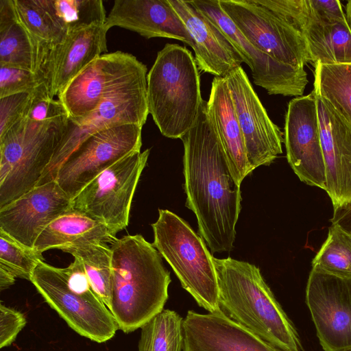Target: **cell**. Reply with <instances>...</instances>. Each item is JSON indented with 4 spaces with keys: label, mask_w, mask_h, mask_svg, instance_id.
<instances>
[{
    "label": "cell",
    "mask_w": 351,
    "mask_h": 351,
    "mask_svg": "<svg viewBox=\"0 0 351 351\" xmlns=\"http://www.w3.org/2000/svg\"><path fill=\"white\" fill-rule=\"evenodd\" d=\"M180 139L186 206L195 213L199 234L211 252H230L241 210L240 185L232 176L206 101L202 100L195 122Z\"/></svg>",
    "instance_id": "obj_1"
},
{
    "label": "cell",
    "mask_w": 351,
    "mask_h": 351,
    "mask_svg": "<svg viewBox=\"0 0 351 351\" xmlns=\"http://www.w3.org/2000/svg\"><path fill=\"white\" fill-rule=\"evenodd\" d=\"M112 287L109 307L119 330L141 328L164 308L170 273L161 255L141 234L126 235L110 244Z\"/></svg>",
    "instance_id": "obj_2"
},
{
    "label": "cell",
    "mask_w": 351,
    "mask_h": 351,
    "mask_svg": "<svg viewBox=\"0 0 351 351\" xmlns=\"http://www.w3.org/2000/svg\"><path fill=\"white\" fill-rule=\"evenodd\" d=\"M219 310L283 351H304L298 333L258 267L230 257L213 258Z\"/></svg>",
    "instance_id": "obj_3"
},
{
    "label": "cell",
    "mask_w": 351,
    "mask_h": 351,
    "mask_svg": "<svg viewBox=\"0 0 351 351\" xmlns=\"http://www.w3.org/2000/svg\"><path fill=\"white\" fill-rule=\"evenodd\" d=\"M149 114L160 133L181 138L193 126L202 101L197 66L185 47L167 43L147 76Z\"/></svg>",
    "instance_id": "obj_4"
},
{
    "label": "cell",
    "mask_w": 351,
    "mask_h": 351,
    "mask_svg": "<svg viewBox=\"0 0 351 351\" xmlns=\"http://www.w3.org/2000/svg\"><path fill=\"white\" fill-rule=\"evenodd\" d=\"M69 117L22 119L0 138V208L38 186L66 129Z\"/></svg>",
    "instance_id": "obj_5"
},
{
    "label": "cell",
    "mask_w": 351,
    "mask_h": 351,
    "mask_svg": "<svg viewBox=\"0 0 351 351\" xmlns=\"http://www.w3.org/2000/svg\"><path fill=\"white\" fill-rule=\"evenodd\" d=\"M151 226L152 245L173 269L182 287L209 313L220 311L213 255L203 239L175 213L159 209Z\"/></svg>",
    "instance_id": "obj_6"
},
{
    "label": "cell",
    "mask_w": 351,
    "mask_h": 351,
    "mask_svg": "<svg viewBox=\"0 0 351 351\" xmlns=\"http://www.w3.org/2000/svg\"><path fill=\"white\" fill-rule=\"evenodd\" d=\"M147 72H141L108 92L88 115L69 118L65 133L38 185L55 180L63 162L90 135L119 125H144L149 114Z\"/></svg>",
    "instance_id": "obj_7"
},
{
    "label": "cell",
    "mask_w": 351,
    "mask_h": 351,
    "mask_svg": "<svg viewBox=\"0 0 351 351\" xmlns=\"http://www.w3.org/2000/svg\"><path fill=\"white\" fill-rule=\"evenodd\" d=\"M149 152H132L105 169L71 199V208L104 224L115 235L124 230Z\"/></svg>",
    "instance_id": "obj_8"
},
{
    "label": "cell",
    "mask_w": 351,
    "mask_h": 351,
    "mask_svg": "<svg viewBox=\"0 0 351 351\" xmlns=\"http://www.w3.org/2000/svg\"><path fill=\"white\" fill-rule=\"evenodd\" d=\"M30 281L49 306L80 335L104 343L116 334L119 328L110 309L94 292L82 293L71 289L59 267L42 261Z\"/></svg>",
    "instance_id": "obj_9"
},
{
    "label": "cell",
    "mask_w": 351,
    "mask_h": 351,
    "mask_svg": "<svg viewBox=\"0 0 351 351\" xmlns=\"http://www.w3.org/2000/svg\"><path fill=\"white\" fill-rule=\"evenodd\" d=\"M142 128L136 124L112 126L85 139L60 167L56 180L73 199L105 169L141 150Z\"/></svg>",
    "instance_id": "obj_10"
},
{
    "label": "cell",
    "mask_w": 351,
    "mask_h": 351,
    "mask_svg": "<svg viewBox=\"0 0 351 351\" xmlns=\"http://www.w3.org/2000/svg\"><path fill=\"white\" fill-rule=\"evenodd\" d=\"M243 35L273 59L294 67L309 63L304 35L254 0H219Z\"/></svg>",
    "instance_id": "obj_11"
},
{
    "label": "cell",
    "mask_w": 351,
    "mask_h": 351,
    "mask_svg": "<svg viewBox=\"0 0 351 351\" xmlns=\"http://www.w3.org/2000/svg\"><path fill=\"white\" fill-rule=\"evenodd\" d=\"M306 303L323 350H351V277L312 268Z\"/></svg>",
    "instance_id": "obj_12"
},
{
    "label": "cell",
    "mask_w": 351,
    "mask_h": 351,
    "mask_svg": "<svg viewBox=\"0 0 351 351\" xmlns=\"http://www.w3.org/2000/svg\"><path fill=\"white\" fill-rule=\"evenodd\" d=\"M192 3L228 37L250 67L256 85L269 95L302 96L308 82L304 67L280 62L256 48L224 13L219 0H194Z\"/></svg>",
    "instance_id": "obj_13"
},
{
    "label": "cell",
    "mask_w": 351,
    "mask_h": 351,
    "mask_svg": "<svg viewBox=\"0 0 351 351\" xmlns=\"http://www.w3.org/2000/svg\"><path fill=\"white\" fill-rule=\"evenodd\" d=\"M284 142L287 161L298 178L308 185L325 190V163L314 90L289 102Z\"/></svg>",
    "instance_id": "obj_14"
},
{
    "label": "cell",
    "mask_w": 351,
    "mask_h": 351,
    "mask_svg": "<svg viewBox=\"0 0 351 351\" xmlns=\"http://www.w3.org/2000/svg\"><path fill=\"white\" fill-rule=\"evenodd\" d=\"M251 170L269 165L282 153V133L269 117L242 66L225 77Z\"/></svg>",
    "instance_id": "obj_15"
},
{
    "label": "cell",
    "mask_w": 351,
    "mask_h": 351,
    "mask_svg": "<svg viewBox=\"0 0 351 351\" xmlns=\"http://www.w3.org/2000/svg\"><path fill=\"white\" fill-rule=\"evenodd\" d=\"M145 70L147 66L130 53H104L73 78L58 99L69 118H82L93 112L108 92Z\"/></svg>",
    "instance_id": "obj_16"
},
{
    "label": "cell",
    "mask_w": 351,
    "mask_h": 351,
    "mask_svg": "<svg viewBox=\"0 0 351 351\" xmlns=\"http://www.w3.org/2000/svg\"><path fill=\"white\" fill-rule=\"evenodd\" d=\"M71 208L56 180L35 186L0 208V229L31 248L45 228Z\"/></svg>",
    "instance_id": "obj_17"
},
{
    "label": "cell",
    "mask_w": 351,
    "mask_h": 351,
    "mask_svg": "<svg viewBox=\"0 0 351 351\" xmlns=\"http://www.w3.org/2000/svg\"><path fill=\"white\" fill-rule=\"evenodd\" d=\"M315 93L325 163V191L337 209L351 202V124L326 99Z\"/></svg>",
    "instance_id": "obj_18"
},
{
    "label": "cell",
    "mask_w": 351,
    "mask_h": 351,
    "mask_svg": "<svg viewBox=\"0 0 351 351\" xmlns=\"http://www.w3.org/2000/svg\"><path fill=\"white\" fill-rule=\"evenodd\" d=\"M182 329V351H283L221 311L206 314L189 311Z\"/></svg>",
    "instance_id": "obj_19"
},
{
    "label": "cell",
    "mask_w": 351,
    "mask_h": 351,
    "mask_svg": "<svg viewBox=\"0 0 351 351\" xmlns=\"http://www.w3.org/2000/svg\"><path fill=\"white\" fill-rule=\"evenodd\" d=\"M168 1L194 43L195 60L202 71L225 77L241 66L244 60L239 52L221 29L192 1Z\"/></svg>",
    "instance_id": "obj_20"
},
{
    "label": "cell",
    "mask_w": 351,
    "mask_h": 351,
    "mask_svg": "<svg viewBox=\"0 0 351 351\" xmlns=\"http://www.w3.org/2000/svg\"><path fill=\"white\" fill-rule=\"evenodd\" d=\"M104 25L108 30L116 26L148 39L172 38L194 47L184 24L168 0H115Z\"/></svg>",
    "instance_id": "obj_21"
},
{
    "label": "cell",
    "mask_w": 351,
    "mask_h": 351,
    "mask_svg": "<svg viewBox=\"0 0 351 351\" xmlns=\"http://www.w3.org/2000/svg\"><path fill=\"white\" fill-rule=\"evenodd\" d=\"M207 110L224 149L232 176L241 185L252 171L247 159L243 135L225 77L213 78Z\"/></svg>",
    "instance_id": "obj_22"
},
{
    "label": "cell",
    "mask_w": 351,
    "mask_h": 351,
    "mask_svg": "<svg viewBox=\"0 0 351 351\" xmlns=\"http://www.w3.org/2000/svg\"><path fill=\"white\" fill-rule=\"evenodd\" d=\"M104 25L69 32L64 41L56 49L53 95L59 96L86 66L107 51Z\"/></svg>",
    "instance_id": "obj_23"
},
{
    "label": "cell",
    "mask_w": 351,
    "mask_h": 351,
    "mask_svg": "<svg viewBox=\"0 0 351 351\" xmlns=\"http://www.w3.org/2000/svg\"><path fill=\"white\" fill-rule=\"evenodd\" d=\"M117 239L107 226L72 208L51 221L41 232L34 249L40 253L94 241L112 243Z\"/></svg>",
    "instance_id": "obj_24"
},
{
    "label": "cell",
    "mask_w": 351,
    "mask_h": 351,
    "mask_svg": "<svg viewBox=\"0 0 351 351\" xmlns=\"http://www.w3.org/2000/svg\"><path fill=\"white\" fill-rule=\"evenodd\" d=\"M302 34L308 47L309 63L351 64V29L347 21L309 20Z\"/></svg>",
    "instance_id": "obj_25"
},
{
    "label": "cell",
    "mask_w": 351,
    "mask_h": 351,
    "mask_svg": "<svg viewBox=\"0 0 351 351\" xmlns=\"http://www.w3.org/2000/svg\"><path fill=\"white\" fill-rule=\"evenodd\" d=\"M19 22L29 36L35 49L56 47L67 32L55 12L53 0H12Z\"/></svg>",
    "instance_id": "obj_26"
},
{
    "label": "cell",
    "mask_w": 351,
    "mask_h": 351,
    "mask_svg": "<svg viewBox=\"0 0 351 351\" xmlns=\"http://www.w3.org/2000/svg\"><path fill=\"white\" fill-rule=\"evenodd\" d=\"M36 49L19 22L12 0H0V65L34 71Z\"/></svg>",
    "instance_id": "obj_27"
},
{
    "label": "cell",
    "mask_w": 351,
    "mask_h": 351,
    "mask_svg": "<svg viewBox=\"0 0 351 351\" xmlns=\"http://www.w3.org/2000/svg\"><path fill=\"white\" fill-rule=\"evenodd\" d=\"M77 259L95 293L109 308L112 287V250L107 243L94 241L63 248Z\"/></svg>",
    "instance_id": "obj_28"
},
{
    "label": "cell",
    "mask_w": 351,
    "mask_h": 351,
    "mask_svg": "<svg viewBox=\"0 0 351 351\" xmlns=\"http://www.w3.org/2000/svg\"><path fill=\"white\" fill-rule=\"evenodd\" d=\"M314 90L351 124V64L315 66Z\"/></svg>",
    "instance_id": "obj_29"
},
{
    "label": "cell",
    "mask_w": 351,
    "mask_h": 351,
    "mask_svg": "<svg viewBox=\"0 0 351 351\" xmlns=\"http://www.w3.org/2000/svg\"><path fill=\"white\" fill-rule=\"evenodd\" d=\"M183 318L163 309L141 328L138 351H182Z\"/></svg>",
    "instance_id": "obj_30"
},
{
    "label": "cell",
    "mask_w": 351,
    "mask_h": 351,
    "mask_svg": "<svg viewBox=\"0 0 351 351\" xmlns=\"http://www.w3.org/2000/svg\"><path fill=\"white\" fill-rule=\"evenodd\" d=\"M312 268L351 277V232L332 223L326 241L312 261Z\"/></svg>",
    "instance_id": "obj_31"
},
{
    "label": "cell",
    "mask_w": 351,
    "mask_h": 351,
    "mask_svg": "<svg viewBox=\"0 0 351 351\" xmlns=\"http://www.w3.org/2000/svg\"><path fill=\"white\" fill-rule=\"evenodd\" d=\"M42 254L0 229V268L16 278L30 281L36 267L44 261Z\"/></svg>",
    "instance_id": "obj_32"
},
{
    "label": "cell",
    "mask_w": 351,
    "mask_h": 351,
    "mask_svg": "<svg viewBox=\"0 0 351 351\" xmlns=\"http://www.w3.org/2000/svg\"><path fill=\"white\" fill-rule=\"evenodd\" d=\"M55 12L67 33L93 25H104L106 10L101 0H53Z\"/></svg>",
    "instance_id": "obj_33"
},
{
    "label": "cell",
    "mask_w": 351,
    "mask_h": 351,
    "mask_svg": "<svg viewBox=\"0 0 351 351\" xmlns=\"http://www.w3.org/2000/svg\"><path fill=\"white\" fill-rule=\"evenodd\" d=\"M41 90L36 73L32 71L0 65V98L19 93L33 94Z\"/></svg>",
    "instance_id": "obj_34"
},
{
    "label": "cell",
    "mask_w": 351,
    "mask_h": 351,
    "mask_svg": "<svg viewBox=\"0 0 351 351\" xmlns=\"http://www.w3.org/2000/svg\"><path fill=\"white\" fill-rule=\"evenodd\" d=\"M68 117L63 104L58 99L51 98L49 95L35 92L31 95L23 119L35 121H49Z\"/></svg>",
    "instance_id": "obj_35"
},
{
    "label": "cell",
    "mask_w": 351,
    "mask_h": 351,
    "mask_svg": "<svg viewBox=\"0 0 351 351\" xmlns=\"http://www.w3.org/2000/svg\"><path fill=\"white\" fill-rule=\"evenodd\" d=\"M30 97L19 93L0 98V138L23 119Z\"/></svg>",
    "instance_id": "obj_36"
},
{
    "label": "cell",
    "mask_w": 351,
    "mask_h": 351,
    "mask_svg": "<svg viewBox=\"0 0 351 351\" xmlns=\"http://www.w3.org/2000/svg\"><path fill=\"white\" fill-rule=\"evenodd\" d=\"M27 324L24 314L0 304V348L10 346Z\"/></svg>",
    "instance_id": "obj_37"
},
{
    "label": "cell",
    "mask_w": 351,
    "mask_h": 351,
    "mask_svg": "<svg viewBox=\"0 0 351 351\" xmlns=\"http://www.w3.org/2000/svg\"><path fill=\"white\" fill-rule=\"evenodd\" d=\"M309 20L321 22L345 21L346 15L339 0H309Z\"/></svg>",
    "instance_id": "obj_38"
},
{
    "label": "cell",
    "mask_w": 351,
    "mask_h": 351,
    "mask_svg": "<svg viewBox=\"0 0 351 351\" xmlns=\"http://www.w3.org/2000/svg\"><path fill=\"white\" fill-rule=\"evenodd\" d=\"M330 221L351 232V202L343 207L334 209Z\"/></svg>",
    "instance_id": "obj_39"
},
{
    "label": "cell",
    "mask_w": 351,
    "mask_h": 351,
    "mask_svg": "<svg viewBox=\"0 0 351 351\" xmlns=\"http://www.w3.org/2000/svg\"><path fill=\"white\" fill-rule=\"evenodd\" d=\"M16 278L7 271L0 268V290L2 291L10 286L15 282Z\"/></svg>",
    "instance_id": "obj_40"
},
{
    "label": "cell",
    "mask_w": 351,
    "mask_h": 351,
    "mask_svg": "<svg viewBox=\"0 0 351 351\" xmlns=\"http://www.w3.org/2000/svg\"><path fill=\"white\" fill-rule=\"evenodd\" d=\"M346 19L351 29V0L348 1L346 5Z\"/></svg>",
    "instance_id": "obj_41"
},
{
    "label": "cell",
    "mask_w": 351,
    "mask_h": 351,
    "mask_svg": "<svg viewBox=\"0 0 351 351\" xmlns=\"http://www.w3.org/2000/svg\"><path fill=\"white\" fill-rule=\"evenodd\" d=\"M349 351H351V350H349Z\"/></svg>",
    "instance_id": "obj_42"
},
{
    "label": "cell",
    "mask_w": 351,
    "mask_h": 351,
    "mask_svg": "<svg viewBox=\"0 0 351 351\" xmlns=\"http://www.w3.org/2000/svg\"></svg>",
    "instance_id": "obj_43"
}]
</instances>
